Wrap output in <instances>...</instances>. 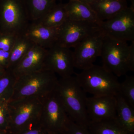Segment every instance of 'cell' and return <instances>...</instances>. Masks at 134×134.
I'll return each mask as SVG.
<instances>
[{"label":"cell","mask_w":134,"mask_h":134,"mask_svg":"<svg viewBox=\"0 0 134 134\" xmlns=\"http://www.w3.org/2000/svg\"><path fill=\"white\" fill-rule=\"evenodd\" d=\"M20 35L0 31V50L10 52Z\"/></svg>","instance_id":"obj_24"},{"label":"cell","mask_w":134,"mask_h":134,"mask_svg":"<svg viewBox=\"0 0 134 134\" xmlns=\"http://www.w3.org/2000/svg\"></svg>","instance_id":"obj_34"},{"label":"cell","mask_w":134,"mask_h":134,"mask_svg":"<svg viewBox=\"0 0 134 134\" xmlns=\"http://www.w3.org/2000/svg\"><path fill=\"white\" fill-rule=\"evenodd\" d=\"M16 134H47L40 125L39 121L31 125L29 127L24 130Z\"/></svg>","instance_id":"obj_27"},{"label":"cell","mask_w":134,"mask_h":134,"mask_svg":"<svg viewBox=\"0 0 134 134\" xmlns=\"http://www.w3.org/2000/svg\"><path fill=\"white\" fill-rule=\"evenodd\" d=\"M42 105V98H24L9 100L8 130L10 134L18 133L38 121Z\"/></svg>","instance_id":"obj_5"},{"label":"cell","mask_w":134,"mask_h":134,"mask_svg":"<svg viewBox=\"0 0 134 134\" xmlns=\"http://www.w3.org/2000/svg\"><path fill=\"white\" fill-rule=\"evenodd\" d=\"M134 41L130 45L105 36L100 57L102 66L117 77L134 70Z\"/></svg>","instance_id":"obj_2"},{"label":"cell","mask_w":134,"mask_h":134,"mask_svg":"<svg viewBox=\"0 0 134 134\" xmlns=\"http://www.w3.org/2000/svg\"><path fill=\"white\" fill-rule=\"evenodd\" d=\"M59 31V27L50 28L31 22L24 34L35 44L48 49L57 43Z\"/></svg>","instance_id":"obj_14"},{"label":"cell","mask_w":134,"mask_h":134,"mask_svg":"<svg viewBox=\"0 0 134 134\" xmlns=\"http://www.w3.org/2000/svg\"><path fill=\"white\" fill-rule=\"evenodd\" d=\"M96 23L68 19L59 27L56 44L70 48L74 47L83 40L100 30Z\"/></svg>","instance_id":"obj_10"},{"label":"cell","mask_w":134,"mask_h":134,"mask_svg":"<svg viewBox=\"0 0 134 134\" xmlns=\"http://www.w3.org/2000/svg\"><path fill=\"white\" fill-rule=\"evenodd\" d=\"M7 70V69H6L0 65V77L2 76L3 75L5 74Z\"/></svg>","instance_id":"obj_29"},{"label":"cell","mask_w":134,"mask_h":134,"mask_svg":"<svg viewBox=\"0 0 134 134\" xmlns=\"http://www.w3.org/2000/svg\"><path fill=\"white\" fill-rule=\"evenodd\" d=\"M47 49L35 44L12 70L17 77L44 69Z\"/></svg>","instance_id":"obj_13"},{"label":"cell","mask_w":134,"mask_h":134,"mask_svg":"<svg viewBox=\"0 0 134 134\" xmlns=\"http://www.w3.org/2000/svg\"><path fill=\"white\" fill-rule=\"evenodd\" d=\"M16 78L12 70L8 69L5 74L0 77V103L10 100Z\"/></svg>","instance_id":"obj_22"},{"label":"cell","mask_w":134,"mask_h":134,"mask_svg":"<svg viewBox=\"0 0 134 134\" xmlns=\"http://www.w3.org/2000/svg\"><path fill=\"white\" fill-rule=\"evenodd\" d=\"M69 117L77 125L88 127L90 124L85 93L75 76L58 79L55 88Z\"/></svg>","instance_id":"obj_1"},{"label":"cell","mask_w":134,"mask_h":134,"mask_svg":"<svg viewBox=\"0 0 134 134\" xmlns=\"http://www.w3.org/2000/svg\"><path fill=\"white\" fill-rule=\"evenodd\" d=\"M117 99L116 121L128 134H134V108L128 104L118 93Z\"/></svg>","instance_id":"obj_17"},{"label":"cell","mask_w":134,"mask_h":134,"mask_svg":"<svg viewBox=\"0 0 134 134\" xmlns=\"http://www.w3.org/2000/svg\"><path fill=\"white\" fill-rule=\"evenodd\" d=\"M61 134H92L88 127L77 125L69 117Z\"/></svg>","instance_id":"obj_25"},{"label":"cell","mask_w":134,"mask_h":134,"mask_svg":"<svg viewBox=\"0 0 134 134\" xmlns=\"http://www.w3.org/2000/svg\"><path fill=\"white\" fill-rule=\"evenodd\" d=\"M68 19L96 23L99 25L100 22L96 13L87 3L77 0H69L65 4Z\"/></svg>","instance_id":"obj_16"},{"label":"cell","mask_w":134,"mask_h":134,"mask_svg":"<svg viewBox=\"0 0 134 134\" xmlns=\"http://www.w3.org/2000/svg\"><path fill=\"white\" fill-rule=\"evenodd\" d=\"M30 21H35L56 5V0H24Z\"/></svg>","instance_id":"obj_20"},{"label":"cell","mask_w":134,"mask_h":134,"mask_svg":"<svg viewBox=\"0 0 134 134\" xmlns=\"http://www.w3.org/2000/svg\"><path fill=\"white\" fill-rule=\"evenodd\" d=\"M34 45L24 34L19 35L10 51L7 69L12 70Z\"/></svg>","instance_id":"obj_19"},{"label":"cell","mask_w":134,"mask_h":134,"mask_svg":"<svg viewBox=\"0 0 134 134\" xmlns=\"http://www.w3.org/2000/svg\"><path fill=\"white\" fill-rule=\"evenodd\" d=\"M68 19L65 4H56L46 14L35 21L50 28H58Z\"/></svg>","instance_id":"obj_18"},{"label":"cell","mask_w":134,"mask_h":134,"mask_svg":"<svg viewBox=\"0 0 134 134\" xmlns=\"http://www.w3.org/2000/svg\"><path fill=\"white\" fill-rule=\"evenodd\" d=\"M89 5L100 23L111 19L128 7L126 0H96Z\"/></svg>","instance_id":"obj_15"},{"label":"cell","mask_w":134,"mask_h":134,"mask_svg":"<svg viewBox=\"0 0 134 134\" xmlns=\"http://www.w3.org/2000/svg\"><path fill=\"white\" fill-rule=\"evenodd\" d=\"M119 94L132 108H134V77L127 76L120 83Z\"/></svg>","instance_id":"obj_23"},{"label":"cell","mask_w":134,"mask_h":134,"mask_svg":"<svg viewBox=\"0 0 134 134\" xmlns=\"http://www.w3.org/2000/svg\"><path fill=\"white\" fill-rule=\"evenodd\" d=\"M88 129L92 134H128L118 124L116 119L90 122Z\"/></svg>","instance_id":"obj_21"},{"label":"cell","mask_w":134,"mask_h":134,"mask_svg":"<svg viewBox=\"0 0 134 134\" xmlns=\"http://www.w3.org/2000/svg\"><path fill=\"white\" fill-rule=\"evenodd\" d=\"M104 37L100 29L75 46L73 51L75 68L83 70L94 65L100 57Z\"/></svg>","instance_id":"obj_9"},{"label":"cell","mask_w":134,"mask_h":134,"mask_svg":"<svg viewBox=\"0 0 134 134\" xmlns=\"http://www.w3.org/2000/svg\"><path fill=\"white\" fill-rule=\"evenodd\" d=\"M58 79L55 73L45 69L20 76L17 77L10 100L29 97L42 98L54 90Z\"/></svg>","instance_id":"obj_3"},{"label":"cell","mask_w":134,"mask_h":134,"mask_svg":"<svg viewBox=\"0 0 134 134\" xmlns=\"http://www.w3.org/2000/svg\"><path fill=\"white\" fill-rule=\"evenodd\" d=\"M73 51L70 48L55 44L47 49L44 69L58 75L60 78L73 76L75 74Z\"/></svg>","instance_id":"obj_11"},{"label":"cell","mask_w":134,"mask_h":134,"mask_svg":"<svg viewBox=\"0 0 134 134\" xmlns=\"http://www.w3.org/2000/svg\"><path fill=\"white\" fill-rule=\"evenodd\" d=\"M126 1H130L131 2H132V5H131V6L134 7V0H126Z\"/></svg>","instance_id":"obj_32"},{"label":"cell","mask_w":134,"mask_h":134,"mask_svg":"<svg viewBox=\"0 0 134 134\" xmlns=\"http://www.w3.org/2000/svg\"></svg>","instance_id":"obj_33"},{"label":"cell","mask_w":134,"mask_h":134,"mask_svg":"<svg viewBox=\"0 0 134 134\" xmlns=\"http://www.w3.org/2000/svg\"><path fill=\"white\" fill-rule=\"evenodd\" d=\"M0 134H10L8 130H7L0 129Z\"/></svg>","instance_id":"obj_31"},{"label":"cell","mask_w":134,"mask_h":134,"mask_svg":"<svg viewBox=\"0 0 134 134\" xmlns=\"http://www.w3.org/2000/svg\"><path fill=\"white\" fill-rule=\"evenodd\" d=\"M75 76L85 93L100 96H116L119 93L120 83L118 77L102 66L93 65Z\"/></svg>","instance_id":"obj_4"},{"label":"cell","mask_w":134,"mask_h":134,"mask_svg":"<svg viewBox=\"0 0 134 134\" xmlns=\"http://www.w3.org/2000/svg\"><path fill=\"white\" fill-rule=\"evenodd\" d=\"M105 36L119 41H134V7H127L111 19L102 22Z\"/></svg>","instance_id":"obj_8"},{"label":"cell","mask_w":134,"mask_h":134,"mask_svg":"<svg viewBox=\"0 0 134 134\" xmlns=\"http://www.w3.org/2000/svg\"><path fill=\"white\" fill-rule=\"evenodd\" d=\"M29 21L24 0H0V31L23 34Z\"/></svg>","instance_id":"obj_7"},{"label":"cell","mask_w":134,"mask_h":134,"mask_svg":"<svg viewBox=\"0 0 134 134\" xmlns=\"http://www.w3.org/2000/svg\"><path fill=\"white\" fill-rule=\"evenodd\" d=\"M10 52L0 50V65L7 69L9 64Z\"/></svg>","instance_id":"obj_28"},{"label":"cell","mask_w":134,"mask_h":134,"mask_svg":"<svg viewBox=\"0 0 134 134\" xmlns=\"http://www.w3.org/2000/svg\"><path fill=\"white\" fill-rule=\"evenodd\" d=\"M116 96H94L86 99V108L90 122L116 119Z\"/></svg>","instance_id":"obj_12"},{"label":"cell","mask_w":134,"mask_h":134,"mask_svg":"<svg viewBox=\"0 0 134 134\" xmlns=\"http://www.w3.org/2000/svg\"><path fill=\"white\" fill-rule=\"evenodd\" d=\"M8 101L0 103V129L8 130L9 123Z\"/></svg>","instance_id":"obj_26"},{"label":"cell","mask_w":134,"mask_h":134,"mask_svg":"<svg viewBox=\"0 0 134 134\" xmlns=\"http://www.w3.org/2000/svg\"><path fill=\"white\" fill-rule=\"evenodd\" d=\"M42 100L40 125L47 134H61L69 117L55 89Z\"/></svg>","instance_id":"obj_6"},{"label":"cell","mask_w":134,"mask_h":134,"mask_svg":"<svg viewBox=\"0 0 134 134\" xmlns=\"http://www.w3.org/2000/svg\"><path fill=\"white\" fill-rule=\"evenodd\" d=\"M81 2L85 3H87V4H90V3L93 2L95 1L96 0H77Z\"/></svg>","instance_id":"obj_30"}]
</instances>
